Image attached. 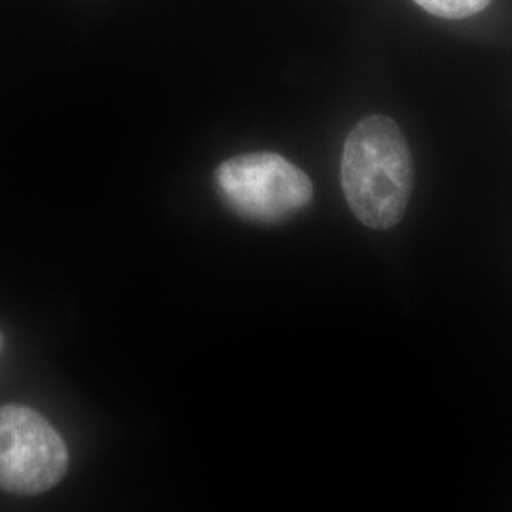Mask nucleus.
Wrapping results in <instances>:
<instances>
[{"mask_svg": "<svg viewBox=\"0 0 512 512\" xmlns=\"http://www.w3.org/2000/svg\"><path fill=\"white\" fill-rule=\"evenodd\" d=\"M340 179L349 209L365 226H397L414 184L412 156L401 128L387 116L361 120L346 139Z\"/></svg>", "mask_w": 512, "mask_h": 512, "instance_id": "1", "label": "nucleus"}, {"mask_svg": "<svg viewBox=\"0 0 512 512\" xmlns=\"http://www.w3.org/2000/svg\"><path fill=\"white\" fill-rule=\"evenodd\" d=\"M220 198L241 219L281 224L313 200L310 177L275 152L234 156L217 167Z\"/></svg>", "mask_w": 512, "mask_h": 512, "instance_id": "2", "label": "nucleus"}, {"mask_svg": "<svg viewBox=\"0 0 512 512\" xmlns=\"http://www.w3.org/2000/svg\"><path fill=\"white\" fill-rule=\"evenodd\" d=\"M67 469L69 450L50 421L29 406H0V490L44 494Z\"/></svg>", "mask_w": 512, "mask_h": 512, "instance_id": "3", "label": "nucleus"}, {"mask_svg": "<svg viewBox=\"0 0 512 512\" xmlns=\"http://www.w3.org/2000/svg\"><path fill=\"white\" fill-rule=\"evenodd\" d=\"M429 14L444 19H463L476 16L492 0H414Z\"/></svg>", "mask_w": 512, "mask_h": 512, "instance_id": "4", "label": "nucleus"}, {"mask_svg": "<svg viewBox=\"0 0 512 512\" xmlns=\"http://www.w3.org/2000/svg\"><path fill=\"white\" fill-rule=\"evenodd\" d=\"M4 348V338H2V332H0V351Z\"/></svg>", "mask_w": 512, "mask_h": 512, "instance_id": "5", "label": "nucleus"}]
</instances>
